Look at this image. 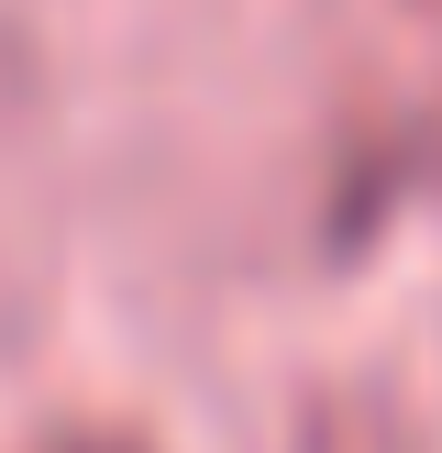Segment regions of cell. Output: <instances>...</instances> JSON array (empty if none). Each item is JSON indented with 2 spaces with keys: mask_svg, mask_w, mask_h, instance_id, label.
I'll list each match as a JSON object with an SVG mask.
<instances>
[{
  "mask_svg": "<svg viewBox=\"0 0 442 453\" xmlns=\"http://www.w3.org/2000/svg\"><path fill=\"white\" fill-rule=\"evenodd\" d=\"M22 100H34V56H22V34L0 22V122H11Z\"/></svg>",
  "mask_w": 442,
  "mask_h": 453,
  "instance_id": "6da1fadb",
  "label": "cell"
},
{
  "mask_svg": "<svg viewBox=\"0 0 442 453\" xmlns=\"http://www.w3.org/2000/svg\"><path fill=\"white\" fill-rule=\"evenodd\" d=\"M66 453H122V442H66Z\"/></svg>",
  "mask_w": 442,
  "mask_h": 453,
  "instance_id": "7a4b0ae2",
  "label": "cell"
}]
</instances>
